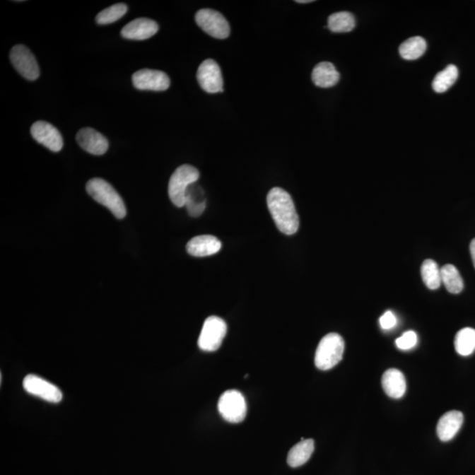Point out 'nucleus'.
<instances>
[{
  "mask_svg": "<svg viewBox=\"0 0 475 475\" xmlns=\"http://www.w3.org/2000/svg\"><path fill=\"white\" fill-rule=\"evenodd\" d=\"M267 204L280 232L286 235L298 232L300 218L289 193L281 188H273L268 194Z\"/></svg>",
  "mask_w": 475,
  "mask_h": 475,
  "instance_id": "f257e3e1",
  "label": "nucleus"
},
{
  "mask_svg": "<svg viewBox=\"0 0 475 475\" xmlns=\"http://www.w3.org/2000/svg\"><path fill=\"white\" fill-rule=\"evenodd\" d=\"M86 192L97 203L109 209L115 217L119 219L124 218L127 213L124 201L112 185L105 180L100 178L90 180L86 183Z\"/></svg>",
  "mask_w": 475,
  "mask_h": 475,
  "instance_id": "f03ea898",
  "label": "nucleus"
},
{
  "mask_svg": "<svg viewBox=\"0 0 475 475\" xmlns=\"http://www.w3.org/2000/svg\"><path fill=\"white\" fill-rule=\"evenodd\" d=\"M344 348V341L340 334H327L320 340L316 350L315 363L317 368L322 370L334 368L343 359Z\"/></svg>",
  "mask_w": 475,
  "mask_h": 475,
  "instance_id": "7ed1b4c3",
  "label": "nucleus"
},
{
  "mask_svg": "<svg viewBox=\"0 0 475 475\" xmlns=\"http://www.w3.org/2000/svg\"><path fill=\"white\" fill-rule=\"evenodd\" d=\"M199 176V171L190 165H182L176 169L168 184L169 197L176 207L185 206L187 190L197 182Z\"/></svg>",
  "mask_w": 475,
  "mask_h": 475,
  "instance_id": "20e7f679",
  "label": "nucleus"
},
{
  "mask_svg": "<svg viewBox=\"0 0 475 475\" xmlns=\"http://www.w3.org/2000/svg\"><path fill=\"white\" fill-rule=\"evenodd\" d=\"M228 332L225 320L218 316H211L205 320L201 329L198 346L201 351H216L221 348Z\"/></svg>",
  "mask_w": 475,
  "mask_h": 475,
  "instance_id": "39448f33",
  "label": "nucleus"
},
{
  "mask_svg": "<svg viewBox=\"0 0 475 475\" xmlns=\"http://www.w3.org/2000/svg\"><path fill=\"white\" fill-rule=\"evenodd\" d=\"M218 409L223 418L228 422L240 423L247 415L246 399L240 392L228 390L219 398Z\"/></svg>",
  "mask_w": 475,
  "mask_h": 475,
  "instance_id": "423d86ee",
  "label": "nucleus"
},
{
  "mask_svg": "<svg viewBox=\"0 0 475 475\" xmlns=\"http://www.w3.org/2000/svg\"><path fill=\"white\" fill-rule=\"evenodd\" d=\"M196 23L205 33L217 39H225L230 35V25L218 11L201 9L196 14Z\"/></svg>",
  "mask_w": 475,
  "mask_h": 475,
  "instance_id": "0eeeda50",
  "label": "nucleus"
},
{
  "mask_svg": "<svg viewBox=\"0 0 475 475\" xmlns=\"http://www.w3.org/2000/svg\"><path fill=\"white\" fill-rule=\"evenodd\" d=\"M10 59L18 73L28 81H35L40 76L37 61L26 46H14L10 52Z\"/></svg>",
  "mask_w": 475,
  "mask_h": 475,
  "instance_id": "6e6552de",
  "label": "nucleus"
},
{
  "mask_svg": "<svg viewBox=\"0 0 475 475\" xmlns=\"http://www.w3.org/2000/svg\"><path fill=\"white\" fill-rule=\"evenodd\" d=\"M197 78L198 83L205 92L217 93L223 92L222 73L221 67L213 59L204 60L198 68Z\"/></svg>",
  "mask_w": 475,
  "mask_h": 475,
  "instance_id": "1a4fd4ad",
  "label": "nucleus"
},
{
  "mask_svg": "<svg viewBox=\"0 0 475 475\" xmlns=\"http://www.w3.org/2000/svg\"><path fill=\"white\" fill-rule=\"evenodd\" d=\"M24 389L38 398L52 403H59L62 401L63 394L55 385L35 375H28L23 380Z\"/></svg>",
  "mask_w": 475,
  "mask_h": 475,
  "instance_id": "9d476101",
  "label": "nucleus"
},
{
  "mask_svg": "<svg viewBox=\"0 0 475 475\" xmlns=\"http://www.w3.org/2000/svg\"><path fill=\"white\" fill-rule=\"evenodd\" d=\"M31 135L35 141L47 147L52 152H60L63 148L62 135L55 126L45 121L35 122L31 127Z\"/></svg>",
  "mask_w": 475,
  "mask_h": 475,
  "instance_id": "9b49d317",
  "label": "nucleus"
},
{
  "mask_svg": "<svg viewBox=\"0 0 475 475\" xmlns=\"http://www.w3.org/2000/svg\"><path fill=\"white\" fill-rule=\"evenodd\" d=\"M133 85L139 90L165 91L170 86V78L161 71L143 69L132 76Z\"/></svg>",
  "mask_w": 475,
  "mask_h": 475,
  "instance_id": "f8f14e48",
  "label": "nucleus"
},
{
  "mask_svg": "<svg viewBox=\"0 0 475 475\" xmlns=\"http://www.w3.org/2000/svg\"><path fill=\"white\" fill-rule=\"evenodd\" d=\"M77 142L86 152L93 156H102L109 149V141L105 136L92 128H83L76 136Z\"/></svg>",
  "mask_w": 475,
  "mask_h": 475,
  "instance_id": "ddd939ff",
  "label": "nucleus"
},
{
  "mask_svg": "<svg viewBox=\"0 0 475 475\" xmlns=\"http://www.w3.org/2000/svg\"><path fill=\"white\" fill-rule=\"evenodd\" d=\"M158 31V25L156 21L147 18H139L126 25L122 28L121 35L125 39L143 41L153 37Z\"/></svg>",
  "mask_w": 475,
  "mask_h": 475,
  "instance_id": "4468645a",
  "label": "nucleus"
},
{
  "mask_svg": "<svg viewBox=\"0 0 475 475\" xmlns=\"http://www.w3.org/2000/svg\"><path fill=\"white\" fill-rule=\"evenodd\" d=\"M221 241L212 235L194 237L187 244V252L192 257H205L217 254L221 250Z\"/></svg>",
  "mask_w": 475,
  "mask_h": 475,
  "instance_id": "2eb2a0df",
  "label": "nucleus"
},
{
  "mask_svg": "<svg viewBox=\"0 0 475 475\" xmlns=\"http://www.w3.org/2000/svg\"><path fill=\"white\" fill-rule=\"evenodd\" d=\"M464 422L463 414L457 410L445 413L439 419L437 426V433L439 439L442 442L452 440L459 433Z\"/></svg>",
  "mask_w": 475,
  "mask_h": 475,
  "instance_id": "dca6fc26",
  "label": "nucleus"
},
{
  "mask_svg": "<svg viewBox=\"0 0 475 475\" xmlns=\"http://www.w3.org/2000/svg\"><path fill=\"white\" fill-rule=\"evenodd\" d=\"M382 387L389 397L401 399L406 390L405 376L397 369L387 370L382 376Z\"/></svg>",
  "mask_w": 475,
  "mask_h": 475,
  "instance_id": "f3484780",
  "label": "nucleus"
},
{
  "mask_svg": "<svg viewBox=\"0 0 475 475\" xmlns=\"http://www.w3.org/2000/svg\"><path fill=\"white\" fill-rule=\"evenodd\" d=\"M312 82L322 88H329L339 81L340 74L332 63L322 62L317 64L312 74Z\"/></svg>",
  "mask_w": 475,
  "mask_h": 475,
  "instance_id": "a211bd4d",
  "label": "nucleus"
},
{
  "mask_svg": "<svg viewBox=\"0 0 475 475\" xmlns=\"http://www.w3.org/2000/svg\"><path fill=\"white\" fill-rule=\"evenodd\" d=\"M315 451V441L312 439L302 438L288 453L287 462L291 467L303 466L311 458Z\"/></svg>",
  "mask_w": 475,
  "mask_h": 475,
  "instance_id": "6ab92c4d",
  "label": "nucleus"
},
{
  "mask_svg": "<svg viewBox=\"0 0 475 475\" xmlns=\"http://www.w3.org/2000/svg\"><path fill=\"white\" fill-rule=\"evenodd\" d=\"M185 206L192 217H199L206 208V199L200 186L193 183L186 193Z\"/></svg>",
  "mask_w": 475,
  "mask_h": 475,
  "instance_id": "aec40b11",
  "label": "nucleus"
},
{
  "mask_svg": "<svg viewBox=\"0 0 475 475\" xmlns=\"http://www.w3.org/2000/svg\"><path fill=\"white\" fill-rule=\"evenodd\" d=\"M427 42L423 37H411L402 43L399 48V55L406 60H416L426 53Z\"/></svg>",
  "mask_w": 475,
  "mask_h": 475,
  "instance_id": "412c9836",
  "label": "nucleus"
},
{
  "mask_svg": "<svg viewBox=\"0 0 475 475\" xmlns=\"http://www.w3.org/2000/svg\"><path fill=\"white\" fill-rule=\"evenodd\" d=\"M356 20L353 14L345 12L333 13L327 20V28L334 33H347L354 30Z\"/></svg>",
  "mask_w": 475,
  "mask_h": 475,
  "instance_id": "4be33fe9",
  "label": "nucleus"
},
{
  "mask_svg": "<svg viewBox=\"0 0 475 475\" xmlns=\"http://www.w3.org/2000/svg\"><path fill=\"white\" fill-rule=\"evenodd\" d=\"M441 279L449 293L452 294L462 293L464 288L462 276L455 265L446 264L441 269Z\"/></svg>",
  "mask_w": 475,
  "mask_h": 475,
  "instance_id": "5701e85b",
  "label": "nucleus"
},
{
  "mask_svg": "<svg viewBox=\"0 0 475 475\" xmlns=\"http://www.w3.org/2000/svg\"><path fill=\"white\" fill-rule=\"evenodd\" d=\"M459 78V70L453 64H450L444 71H440L434 78L433 88L435 92L442 93L448 91L455 84Z\"/></svg>",
  "mask_w": 475,
  "mask_h": 475,
  "instance_id": "b1692460",
  "label": "nucleus"
},
{
  "mask_svg": "<svg viewBox=\"0 0 475 475\" xmlns=\"http://www.w3.org/2000/svg\"><path fill=\"white\" fill-rule=\"evenodd\" d=\"M455 350L460 356H467L475 351V329L465 327L459 330L455 337Z\"/></svg>",
  "mask_w": 475,
  "mask_h": 475,
  "instance_id": "393cba45",
  "label": "nucleus"
},
{
  "mask_svg": "<svg viewBox=\"0 0 475 475\" xmlns=\"http://www.w3.org/2000/svg\"><path fill=\"white\" fill-rule=\"evenodd\" d=\"M421 274L426 286L430 290H437L441 286V269L438 268L437 262L433 260L423 262L421 268Z\"/></svg>",
  "mask_w": 475,
  "mask_h": 475,
  "instance_id": "a878e982",
  "label": "nucleus"
},
{
  "mask_svg": "<svg viewBox=\"0 0 475 475\" xmlns=\"http://www.w3.org/2000/svg\"><path fill=\"white\" fill-rule=\"evenodd\" d=\"M128 6L125 4H115V5L107 7L100 12L96 16V23L100 25H107L115 23L125 16L127 13Z\"/></svg>",
  "mask_w": 475,
  "mask_h": 475,
  "instance_id": "bb28decb",
  "label": "nucleus"
},
{
  "mask_svg": "<svg viewBox=\"0 0 475 475\" xmlns=\"http://www.w3.org/2000/svg\"><path fill=\"white\" fill-rule=\"evenodd\" d=\"M396 346L401 351L411 350L417 344V336L414 331H408L395 341Z\"/></svg>",
  "mask_w": 475,
  "mask_h": 475,
  "instance_id": "cd10ccee",
  "label": "nucleus"
},
{
  "mask_svg": "<svg viewBox=\"0 0 475 475\" xmlns=\"http://www.w3.org/2000/svg\"><path fill=\"white\" fill-rule=\"evenodd\" d=\"M380 324L381 327L385 330H389L393 329L397 324V319L391 311H387L380 317Z\"/></svg>",
  "mask_w": 475,
  "mask_h": 475,
  "instance_id": "c85d7f7f",
  "label": "nucleus"
},
{
  "mask_svg": "<svg viewBox=\"0 0 475 475\" xmlns=\"http://www.w3.org/2000/svg\"><path fill=\"white\" fill-rule=\"evenodd\" d=\"M470 253L471 257H472V260L475 268V239H474L472 242L470 244Z\"/></svg>",
  "mask_w": 475,
  "mask_h": 475,
  "instance_id": "c756f323",
  "label": "nucleus"
},
{
  "mask_svg": "<svg viewBox=\"0 0 475 475\" xmlns=\"http://www.w3.org/2000/svg\"><path fill=\"white\" fill-rule=\"evenodd\" d=\"M297 3L305 4V3H311L312 0H298Z\"/></svg>",
  "mask_w": 475,
  "mask_h": 475,
  "instance_id": "7c9ffc66",
  "label": "nucleus"
}]
</instances>
